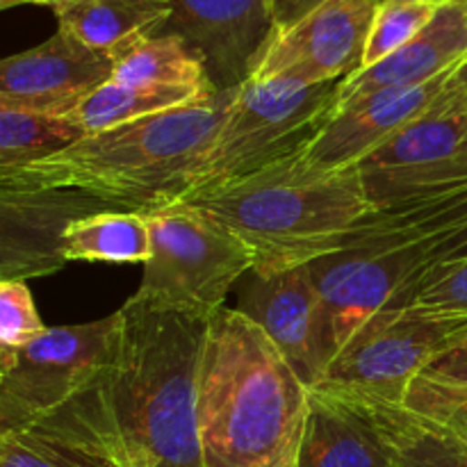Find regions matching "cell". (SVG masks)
I'll use <instances>...</instances> for the list:
<instances>
[{
    "label": "cell",
    "instance_id": "6da1fadb",
    "mask_svg": "<svg viewBox=\"0 0 467 467\" xmlns=\"http://www.w3.org/2000/svg\"><path fill=\"white\" fill-rule=\"evenodd\" d=\"M103 379L128 467H203L199 379L210 319L132 295Z\"/></svg>",
    "mask_w": 467,
    "mask_h": 467
},
{
    "label": "cell",
    "instance_id": "7a4b0ae2",
    "mask_svg": "<svg viewBox=\"0 0 467 467\" xmlns=\"http://www.w3.org/2000/svg\"><path fill=\"white\" fill-rule=\"evenodd\" d=\"M308 386L235 308L210 319L199 379L203 467H296Z\"/></svg>",
    "mask_w": 467,
    "mask_h": 467
},
{
    "label": "cell",
    "instance_id": "3957f363",
    "mask_svg": "<svg viewBox=\"0 0 467 467\" xmlns=\"http://www.w3.org/2000/svg\"><path fill=\"white\" fill-rule=\"evenodd\" d=\"M237 89L91 132L27 167L36 187L76 190L117 210H149L190 194L201 160L226 121Z\"/></svg>",
    "mask_w": 467,
    "mask_h": 467
},
{
    "label": "cell",
    "instance_id": "277c9868",
    "mask_svg": "<svg viewBox=\"0 0 467 467\" xmlns=\"http://www.w3.org/2000/svg\"><path fill=\"white\" fill-rule=\"evenodd\" d=\"M181 201L240 237L258 272L304 267L336 254L374 210L358 169L317 171L304 153Z\"/></svg>",
    "mask_w": 467,
    "mask_h": 467
},
{
    "label": "cell",
    "instance_id": "5b68a950",
    "mask_svg": "<svg viewBox=\"0 0 467 467\" xmlns=\"http://www.w3.org/2000/svg\"><path fill=\"white\" fill-rule=\"evenodd\" d=\"M340 82L301 85L285 78L242 82L226 121L196 169L190 194L228 185L304 153L336 117Z\"/></svg>",
    "mask_w": 467,
    "mask_h": 467
},
{
    "label": "cell",
    "instance_id": "8992f818",
    "mask_svg": "<svg viewBox=\"0 0 467 467\" xmlns=\"http://www.w3.org/2000/svg\"><path fill=\"white\" fill-rule=\"evenodd\" d=\"M150 258L135 296L158 308L213 319L233 287L255 267V255L226 226L185 201L144 213Z\"/></svg>",
    "mask_w": 467,
    "mask_h": 467
},
{
    "label": "cell",
    "instance_id": "52a82bcc",
    "mask_svg": "<svg viewBox=\"0 0 467 467\" xmlns=\"http://www.w3.org/2000/svg\"><path fill=\"white\" fill-rule=\"evenodd\" d=\"M374 210L424 199L467 181V103L451 85L358 164Z\"/></svg>",
    "mask_w": 467,
    "mask_h": 467
},
{
    "label": "cell",
    "instance_id": "ba28073f",
    "mask_svg": "<svg viewBox=\"0 0 467 467\" xmlns=\"http://www.w3.org/2000/svg\"><path fill=\"white\" fill-rule=\"evenodd\" d=\"M119 313L89 324L46 328L16 354L0 381V433L16 431L103 374L112 358Z\"/></svg>",
    "mask_w": 467,
    "mask_h": 467
},
{
    "label": "cell",
    "instance_id": "9c48e42d",
    "mask_svg": "<svg viewBox=\"0 0 467 467\" xmlns=\"http://www.w3.org/2000/svg\"><path fill=\"white\" fill-rule=\"evenodd\" d=\"M465 322L467 317H438L415 306L383 310L333 358L319 386L404 401L410 383Z\"/></svg>",
    "mask_w": 467,
    "mask_h": 467
},
{
    "label": "cell",
    "instance_id": "30bf717a",
    "mask_svg": "<svg viewBox=\"0 0 467 467\" xmlns=\"http://www.w3.org/2000/svg\"><path fill=\"white\" fill-rule=\"evenodd\" d=\"M237 285L235 310L263 328L308 390L317 388L336 351L327 308L308 265L283 272L251 269Z\"/></svg>",
    "mask_w": 467,
    "mask_h": 467
},
{
    "label": "cell",
    "instance_id": "8fae6325",
    "mask_svg": "<svg viewBox=\"0 0 467 467\" xmlns=\"http://www.w3.org/2000/svg\"><path fill=\"white\" fill-rule=\"evenodd\" d=\"M0 467H128L103 374L57 409L0 433Z\"/></svg>",
    "mask_w": 467,
    "mask_h": 467
},
{
    "label": "cell",
    "instance_id": "7c38bea8",
    "mask_svg": "<svg viewBox=\"0 0 467 467\" xmlns=\"http://www.w3.org/2000/svg\"><path fill=\"white\" fill-rule=\"evenodd\" d=\"M379 0H328L285 30H276L260 55L254 80H285L301 85L345 80L363 62Z\"/></svg>",
    "mask_w": 467,
    "mask_h": 467
},
{
    "label": "cell",
    "instance_id": "4fadbf2b",
    "mask_svg": "<svg viewBox=\"0 0 467 467\" xmlns=\"http://www.w3.org/2000/svg\"><path fill=\"white\" fill-rule=\"evenodd\" d=\"M171 18L160 35L194 50L214 91L246 82L274 35L272 0H169Z\"/></svg>",
    "mask_w": 467,
    "mask_h": 467
},
{
    "label": "cell",
    "instance_id": "5bb4252c",
    "mask_svg": "<svg viewBox=\"0 0 467 467\" xmlns=\"http://www.w3.org/2000/svg\"><path fill=\"white\" fill-rule=\"evenodd\" d=\"M308 267L327 308L336 356L379 313L413 301L409 263L392 251L342 246Z\"/></svg>",
    "mask_w": 467,
    "mask_h": 467
},
{
    "label": "cell",
    "instance_id": "9a60e30c",
    "mask_svg": "<svg viewBox=\"0 0 467 467\" xmlns=\"http://www.w3.org/2000/svg\"><path fill=\"white\" fill-rule=\"evenodd\" d=\"M112 71V55L57 30L36 48L0 59V108L67 119Z\"/></svg>",
    "mask_w": 467,
    "mask_h": 467
},
{
    "label": "cell",
    "instance_id": "2e32d148",
    "mask_svg": "<svg viewBox=\"0 0 467 467\" xmlns=\"http://www.w3.org/2000/svg\"><path fill=\"white\" fill-rule=\"evenodd\" d=\"M117 210L85 192L0 185V281L50 276L67 265L62 233L73 219Z\"/></svg>",
    "mask_w": 467,
    "mask_h": 467
},
{
    "label": "cell",
    "instance_id": "e0dca14e",
    "mask_svg": "<svg viewBox=\"0 0 467 467\" xmlns=\"http://www.w3.org/2000/svg\"><path fill=\"white\" fill-rule=\"evenodd\" d=\"M451 73L418 87H395L368 96L336 112L324 130L306 146L304 158L317 171H340L356 167L397 130L427 112L442 94Z\"/></svg>",
    "mask_w": 467,
    "mask_h": 467
},
{
    "label": "cell",
    "instance_id": "ac0fdd59",
    "mask_svg": "<svg viewBox=\"0 0 467 467\" xmlns=\"http://www.w3.org/2000/svg\"><path fill=\"white\" fill-rule=\"evenodd\" d=\"M467 57V3L441 5L415 39L337 85V109L395 87H418L454 71Z\"/></svg>",
    "mask_w": 467,
    "mask_h": 467
},
{
    "label": "cell",
    "instance_id": "d6986e66",
    "mask_svg": "<svg viewBox=\"0 0 467 467\" xmlns=\"http://www.w3.org/2000/svg\"><path fill=\"white\" fill-rule=\"evenodd\" d=\"M296 467H395L356 397L342 390L310 388L308 415Z\"/></svg>",
    "mask_w": 467,
    "mask_h": 467
},
{
    "label": "cell",
    "instance_id": "ffe728a7",
    "mask_svg": "<svg viewBox=\"0 0 467 467\" xmlns=\"http://www.w3.org/2000/svg\"><path fill=\"white\" fill-rule=\"evenodd\" d=\"M351 397L368 409L395 467H467V433L401 401Z\"/></svg>",
    "mask_w": 467,
    "mask_h": 467
},
{
    "label": "cell",
    "instance_id": "44dd1931",
    "mask_svg": "<svg viewBox=\"0 0 467 467\" xmlns=\"http://www.w3.org/2000/svg\"><path fill=\"white\" fill-rule=\"evenodd\" d=\"M55 14L59 30L114 57L132 41L160 35L171 18V5L169 0H73Z\"/></svg>",
    "mask_w": 467,
    "mask_h": 467
},
{
    "label": "cell",
    "instance_id": "7402d4cb",
    "mask_svg": "<svg viewBox=\"0 0 467 467\" xmlns=\"http://www.w3.org/2000/svg\"><path fill=\"white\" fill-rule=\"evenodd\" d=\"M62 254L67 263L146 265L150 258L149 222L135 210L85 214L64 228Z\"/></svg>",
    "mask_w": 467,
    "mask_h": 467
},
{
    "label": "cell",
    "instance_id": "603a6c76",
    "mask_svg": "<svg viewBox=\"0 0 467 467\" xmlns=\"http://www.w3.org/2000/svg\"><path fill=\"white\" fill-rule=\"evenodd\" d=\"M214 89H190V87H140L123 85L109 78L91 94L80 100L76 109L67 117L68 123L80 128L85 135L108 130L121 123L137 121L150 114L167 112L181 108L196 99L213 94Z\"/></svg>",
    "mask_w": 467,
    "mask_h": 467
},
{
    "label": "cell",
    "instance_id": "cb8c5ba5",
    "mask_svg": "<svg viewBox=\"0 0 467 467\" xmlns=\"http://www.w3.org/2000/svg\"><path fill=\"white\" fill-rule=\"evenodd\" d=\"M112 80L140 87L213 89L199 55L176 35H150L114 55Z\"/></svg>",
    "mask_w": 467,
    "mask_h": 467
},
{
    "label": "cell",
    "instance_id": "d4e9b609",
    "mask_svg": "<svg viewBox=\"0 0 467 467\" xmlns=\"http://www.w3.org/2000/svg\"><path fill=\"white\" fill-rule=\"evenodd\" d=\"M82 137L85 132L67 119L0 108V160L16 167L41 162Z\"/></svg>",
    "mask_w": 467,
    "mask_h": 467
},
{
    "label": "cell",
    "instance_id": "484cf974",
    "mask_svg": "<svg viewBox=\"0 0 467 467\" xmlns=\"http://www.w3.org/2000/svg\"><path fill=\"white\" fill-rule=\"evenodd\" d=\"M438 9L441 5L424 0H381L372 16L358 71L374 67L415 39L431 23Z\"/></svg>",
    "mask_w": 467,
    "mask_h": 467
},
{
    "label": "cell",
    "instance_id": "4316f807",
    "mask_svg": "<svg viewBox=\"0 0 467 467\" xmlns=\"http://www.w3.org/2000/svg\"><path fill=\"white\" fill-rule=\"evenodd\" d=\"M410 306L438 317H467V258L429 269Z\"/></svg>",
    "mask_w": 467,
    "mask_h": 467
},
{
    "label": "cell",
    "instance_id": "83f0119b",
    "mask_svg": "<svg viewBox=\"0 0 467 467\" xmlns=\"http://www.w3.org/2000/svg\"><path fill=\"white\" fill-rule=\"evenodd\" d=\"M46 328L27 281H0V349L18 354Z\"/></svg>",
    "mask_w": 467,
    "mask_h": 467
},
{
    "label": "cell",
    "instance_id": "f1b7e54d",
    "mask_svg": "<svg viewBox=\"0 0 467 467\" xmlns=\"http://www.w3.org/2000/svg\"><path fill=\"white\" fill-rule=\"evenodd\" d=\"M404 406L429 415V418L442 420L451 427H467V390L465 388H450L441 383L415 379L406 392Z\"/></svg>",
    "mask_w": 467,
    "mask_h": 467
},
{
    "label": "cell",
    "instance_id": "f546056e",
    "mask_svg": "<svg viewBox=\"0 0 467 467\" xmlns=\"http://www.w3.org/2000/svg\"><path fill=\"white\" fill-rule=\"evenodd\" d=\"M420 379L467 390V322L447 340L441 354L427 365Z\"/></svg>",
    "mask_w": 467,
    "mask_h": 467
},
{
    "label": "cell",
    "instance_id": "4dcf8cb0",
    "mask_svg": "<svg viewBox=\"0 0 467 467\" xmlns=\"http://www.w3.org/2000/svg\"><path fill=\"white\" fill-rule=\"evenodd\" d=\"M465 258H467V226L461 228V231L451 233V235L442 237V240L433 242L431 246H427V249L413 260L415 290H418L420 281H422V276L431 267L456 263V260H465Z\"/></svg>",
    "mask_w": 467,
    "mask_h": 467
},
{
    "label": "cell",
    "instance_id": "1f68e13d",
    "mask_svg": "<svg viewBox=\"0 0 467 467\" xmlns=\"http://www.w3.org/2000/svg\"><path fill=\"white\" fill-rule=\"evenodd\" d=\"M328 0H272V14H274V27L276 30H285V27L295 26L310 12L327 5ZM274 30V32H276Z\"/></svg>",
    "mask_w": 467,
    "mask_h": 467
},
{
    "label": "cell",
    "instance_id": "d6a6232c",
    "mask_svg": "<svg viewBox=\"0 0 467 467\" xmlns=\"http://www.w3.org/2000/svg\"><path fill=\"white\" fill-rule=\"evenodd\" d=\"M0 185L36 187L30 173H27V167H16V164H9L5 160H0Z\"/></svg>",
    "mask_w": 467,
    "mask_h": 467
},
{
    "label": "cell",
    "instance_id": "836d02e7",
    "mask_svg": "<svg viewBox=\"0 0 467 467\" xmlns=\"http://www.w3.org/2000/svg\"><path fill=\"white\" fill-rule=\"evenodd\" d=\"M450 85H451V89L456 91V96H459V99H463L467 103V57L454 68V73H451V78H450Z\"/></svg>",
    "mask_w": 467,
    "mask_h": 467
},
{
    "label": "cell",
    "instance_id": "e575fe53",
    "mask_svg": "<svg viewBox=\"0 0 467 467\" xmlns=\"http://www.w3.org/2000/svg\"><path fill=\"white\" fill-rule=\"evenodd\" d=\"M14 360H16V354H14V351L0 349V381H3V379L7 377V372H9V369H12Z\"/></svg>",
    "mask_w": 467,
    "mask_h": 467
},
{
    "label": "cell",
    "instance_id": "d590c367",
    "mask_svg": "<svg viewBox=\"0 0 467 467\" xmlns=\"http://www.w3.org/2000/svg\"><path fill=\"white\" fill-rule=\"evenodd\" d=\"M23 3H35V5H48V7L57 9V7H62V5H68V3H73V0H23Z\"/></svg>",
    "mask_w": 467,
    "mask_h": 467
},
{
    "label": "cell",
    "instance_id": "8d00e7d4",
    "mask_svg": "<svg viewBox=\"0 0 467 467\" xmlns=\"http://www.w3.org/2000/svg\"><path fill=\"white\" fill-rule=\"evenodd\" d=\"M16 5H23V0H0V12L9 7H16Z\"/></svg>",
    "mask_w": 467,
    "mask_h": 467
},
{
    "label": "cell",
    "instance_id": "74e56055",
    "mask_svg": "<svg viewBox=\"0 0 467 467\" xmlns=\"http://www.w3.org/2000/svg\"><path fill=\"white\" fill-rule=\"evenodd\" d=\"M381 3V0H379ZM424 3H436V5H447V3H467V0H424Z\"/></svg>",
    "mask_w": 467,
    "mask_h": 467
},
{
    "label": "cell",
    "instance_id": "f35d334b",
    "mask_svg": "<svg viewBox=\"0 0 467 467\" xmlns=\"http://www.w3.org/2000/svg\"><path fill=\"white\" fill-rule=\"evenodd\" d=\"M454 429H459V431H463V433H467V427H454Z\"/></svg>",
    "mask_w": 467,
    "mask_h": 467
}]
</instances>
